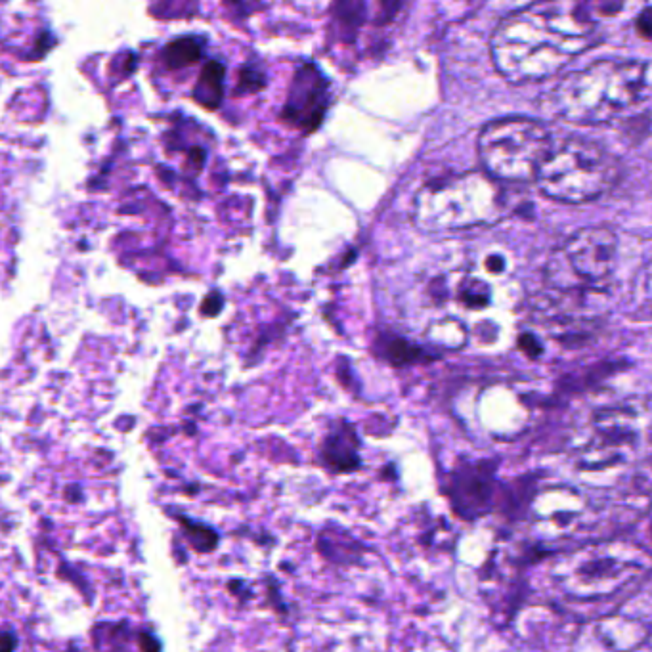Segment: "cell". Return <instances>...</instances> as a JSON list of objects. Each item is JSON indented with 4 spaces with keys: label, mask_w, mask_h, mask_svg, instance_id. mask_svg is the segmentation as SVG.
I'll list each match as a JSON object with an SVG mask.
<instances>
[{
    "label": "cell",
    "mask_w": 652,
    "mask_h": 652,
    "mask_svg": "<svg viewBox=\"0 0 652 652\" xmlns=\"http://www.w3.org/2000/svg\"><path fill=\"white\" fill-rule=\"evenodd\" d=\"M593 37L591 0H536L496 27L490 54L507 81L536 83L563 71Z\"/></svg>",
    "instance_id": "6da1fadb"
},
{
    "label": "cell",
    "mask_w": 652,
    "mask_h": 652,
    "mask_svg": "<svg viewBox=\"0 0 652 652\" xmlns=\"http://www.w3.org/2000/svg\"><path fill=\"white\" fill-rule=\"evenodd\" d=\"M647 90V66L601 60L568 73L551 92V109L568 123L605 125L637 106Z\"/></svg>",
    "instance_id": "7a4b0ae2"
},
{
    "label": "cell",
    "mask_w": 652,
    "mask_h": 652,
    "mask_svg": "<svg viewBox=\"0 0 652 652\" xmlns=\"http://www.w3.org/2000/svg\"><path fill=\"white\" fill-rule=\"evenodd\" d=\"M507 209L503 182L486 171H471L429 182L415 197L413 217L423 230L457 232L492 226Z\"/></svg>",
    "instance_id": "3957f363"
},
{
    "label": "cell",
    "mask_w": 652,
    "mask_h": 652,
    "mask_svg": "<svg viewBox=\"0 0 652 652\" xmlns=\"http://www.w3.org/2000/svg\"><path fill=\"white\" fill-rule=\"evenodd\" d=\"M652 568V559L639 547L624 542L584 545L561 559L553 576L570 599H607L631 586Z\"/></svg>",
    "instance_id": "277c9868"
},
{
    "label": "cell",
    "mask_w": 652,
    "mask_h": 652,
    "mask_svg": "<svg viewBox=\"0 0 652 652\" xmlns=\"http://www.w3.org/2000/svg\"><path fill=\"white\" fill-rule=\"evenodd\" d=\"M618 174V161L601 144L587 138H565L553 142L536 184L549 199L578 205L605 196Z\"/></svg>",
    "instance_id": "5b68a950"
},
{
    "label": "cell",
    "mask_w": 652,
    "mask_h": 652,
    "mask_svg": "<svg viewBox=\"0 0 652 652\" xmlns=\"http://www.w3.org/2000/svg\"><path fill=\"white\" fill-rule=\"evenodd\" d=\"M553 138L540 121L528 117H503L480 131L482 171L503 184L536 182Z\"/></svg>",
    "instance_id": "8992f818"
},
{
    "label": "cell",
    "mask_w": 652,
    "mask_h": 652,
    "mask_svg": "<svg viewBox=\"0 0 652 652\" xmlns=\"http://www.w3.org/2000/svg\"><path fill=\"white\" fill-rule=\"evenodd\" d=\"M618 238L605 226H587L559 245L545 264V282L559 291L603 287L616 268Z\"/></svg>",
    "instance_id": "52a82bcc"
},
{
    "label": "cell",
    "mask_w": 652,
    "mask_h": 652,
    "mask_svg": "<svg viewBox=\"0 0 652 652\" xmlns=\"http://www.w3.org/2000/svg\"><path fill=\"white\" fill-rule=\"evenodd\" d=\"M327 108L329 81L326 75L310 62L303 64L295 71L287 102L283 106V119L295 129L310 134L320 129Z\"/></svg>",
    "instance_id": "ba28073f"
},
{
    "label": "cell",
    "mask_w": 652,
    "mask_h": 652,
    "mask_svg": "<svg viewBox=\"0 0 652 652\" xmlns=\"http://www.w3.org/2000/svg\"><path fill=\"white\" fill-rule=\"evenodd\" d=\"M498 490L494 463L480 459L457 467L450 479V498L457 515L463 519H479L494 507Z\"/></svg>",
    "instance_id": "9c48e42d"
},
{
    "label": "cell",
    "mask_w": 652,
    "mask_h": 652,
    "mask_svg": "<svg viewBox=\"0 0 652 652\" xmlns=\"http://www.w3.org/2000/svg\"><path fill=\"white\" fill-rule=\"evenodd\" d=\"M324 459L329 467L337 471H348L360 463L356 454V436L345 423L335 427V431L327 436L324 444Z\"/></svg>",
    "instance_id": "30bf717a"
},
{
    "label": "cell",
    "mask_w": 652,
    "mask_h": 652,
    "mask_svg": "<svg viewBox=\"0 0 652 652\" xmlns=\"http://www.w3.org/2000/svg\"><path fill=\"white\" fill-rule=\"evenodd\" d=\"M224 77L226 67L220 62H209L201 69L199 81H197L194 98L203 108L217 109L224 96Z\"/></svg>",
    "instance_id": "8fae6325"
},
{
    "label": "cell",
    "mask_w": 652,
    "mask_h": 652,
    "mask_svg": "<svg viewBox=\"0 0 652 652\" xmlns=\"http://www.w3.org/2000/svg\"><path fill=\"white\" fill-rule=\"evenodd\" d=\"M203 46L205 43L199 37H180L161 50V60L169 69L192 66L201 60Z\"/></svg>",
    "instance_id": "7c38bea8"
},
{
    "label": "cell",
    "mask_w": 652,
    "mask_h": 652,
    "mask_svg": "<svg viewBox=\"0 0 652 652\" xmlns=\"http://www.w3.org/2000/svg\"><path fill=\"white\" fill-rule=\"evenodd\" d=\"M490 299H492V291L488 283L482 282L479 278H467L459 287V301L467 308L479 310L490 305Z\"/></svg>",
    "instance_id": "4fadbf2b"
},
{
    "label": "cell",
    "mask_w": 652,
    "mask_h": 652,
    "mask_svg": "<svg viewBox=\"0 0 652 652\" xmlns=\"http://www.w3.org/2000/svg\"><path fill=\"white\" fill-rule=\"evenodd\" d=\"M335 16L347 31H356L364 22L366 4L364 0H335Z\"/></svg>",
    "instance_id": "5bb4252c"
},
{
    "label": "cell",
    "mask_w": 652,
    "mask_h": 652,
    "mask_svg": "<svg viewBox=\"0 0 652 652\" xmlns=\"http://www.w3.org/2000/svg\"><path fill=\"white\" fill-rule=\"evenodd\" d=\"M385 352H387V358L394 364H408V362H415L423 356V350L413 347L404 339H392L391 343L385 347Z\"/></svg>",
    "instance_id": "9a60e30c"
},
{
    "label": "cell",
    "mask_w": 652,
    "mask_h": 652,
    "mask_svg": "<svg viewBox=\"0 0 652 652\" xmlns=\"http://www.w3.org/2000/svg\"><path fill=\"white\" fill-rule=\"evenodd\" d=\"M264 75L261 69L255 67H243L238 81V92H259L264 88Z\"/></svg>",
    "instance_id": "2e32d148"
},
{
    "label": "cell",
    "mask_w": 652,
    "mask_h": 652,
    "mask_svg": "<svg viewBox=\"0 0 652 652\" xmlns=\"http://www.w3.org/2000/svg\"><path fill=\"white\" fill-rule=\"evenodd\" d=\"M519 345H521L522 350H524V354L530 356V358H536V356L542 354V345H540V341H538L532 333L522 335L521 343H519Z\"/></svg>",
    "instance_id": "e0dca14e"
},
{
    "label": "cell",
    "mask_w": 652,
    "mask_h": 652,
    "mask_svg": "<svg viewBox=\"0 0 652 652\" xmlns=\"http://www.w3.org/2000/svg\"><path fill=\"white\" fill-rule=\"evenodd\" d=\"M637 27H639V31H641L643 37H647V39H651L652 41V8L645 10V12L639 16Z\"/></svg>",
    "instance_id": "ac0fdd59"
},
{
    "label": "cell",
    "mask_w": 652,
    "mask_h": 652,
    "mask_svg": "<svg viewBox=\"0 0 652 652\" xmlns=\"http://www.w3.org/2000/svg\"><path fill=\"white\" fill-rule=\"evenodd\" d=\"M486 268H488L490 272H494V274H496V272H503V270H505V261H503V257H500V255H498V257H488V259H486Z\"/></svg>",
    "instance_id": "d6986e66"
}]
</instances>
